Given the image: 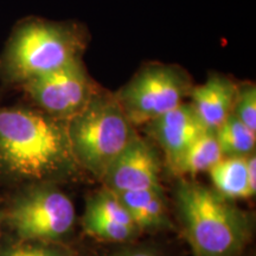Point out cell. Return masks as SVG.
<instances>
[{"instance_id":"obj_1","label":"cell","mask_w":256,"mask_h":256,"mask_svg":"<svg viewBox=\"0 0 256 256\" xmlns=\"http://www.w3.org/2000/svg\"><path fill=\"white\" fill-rule=\"evenodd\" d=\"M66 121L31 104H0V185L72 180L80 174Z\"/></svg>"},{"instance_id":"obj_2","label":"cell","mask_w":256,"mask_h":256,"mask_svg":"<svg viewBox=\"0 0 256 256\" xmlns=\"http://www.w3.org/2000/svg\"><path fill=\"white\" fill-rule=\"evenodd\" d=\"M172 206L194 256H242L254 236V215L191 178H174Z\"/></svg>"},{"instance_id":"obj_3","label":"cell","mask_w":256,"mask_h":256,"mask_svg":"<svg viewBox=\"0 0 256 256\" xmlns=\"http://www.w3.org/2000/svg\"><path fill=\"white\" fill-rule=\"evenodd\" d=\"M89 34L81 24L25 18L16 25L0 54V82L16 88L82 60Z\"/></svg>"},{"instance_id":"obj_4","label":"cell","mask_w":256,"mask_h":256,"mask_svg":"<svg viewBox=\"0 0 256 256\" xmlns=\"http://www.w3.org/2000/svg\"><path fill=\"white\" fill-rule=\"evenodd\" d=\"M66 126L76 164L98 182L139 136L114 92L101 87L78 114L66 121Z\"/></svg>"},{"instance_id":"obj_5","label":"cell","mask_w":256,"mask_h":256,"mask_svg":"<svg viewBox=\"0 0 256 256\" xmlns=\"http://www.w3.org/2000/svg\"><path fill=\"white\" fill-rule=\"evenodd\" d=\"M11 190L0 200L2 234L24 241L72 243L78 216L60 184L32 183Z\"/></svg>"},{"instance_id":"obj_6","label":"cell","mask_w":256,"mask_h":256,"mask_svg":"<svg viewBox=\"0 0 256 256\" xmlns=\"http://www.w3.org/2000/svg\"><path fill=\"white\" fill-rule=\"evenodd\" d=\"M192 87L182 66L153 62L142 66L114 95L130 124L140 127L183 104Z\"/></svg>"},{"instance_id":"obj_7","label":"cell","mask_w":256,"mask_h":256,"mask_svg":"<svg viewBox=\"0 0 256 256\" xmlns=\"http://www.w3.org/2000/svg\"><path fill=\"white\" fill-rule=\"evenodd\" d=\"M100 86L92 81L82 60L32 78L17 88L28 104L55 119L68 121L88 104Z\"/></svg>"},{"instance_id":"obj_8","label":"cell","mask_w":256,"mask_h":256,"mask_svg":"<svg viewBox=\"0 0 256 256\" xmlns=\"http://www.w3.org/2000/svg\"><path fill=\"white\" fill-rule=\"evenodd\" d=\"M162 158L152 140L138 136L121 153L101 179L102 186L121 194L128 191L162 190Z\"/></svg>"},{"instance_id":"obj_9","label":"cell","mask_w":256,"mask_h":256,"mask_svg":"<svg viewBox=\"0 0 256 256\" xmlns=\"http://www.w3.org/2000/svg\"><path fill=\"white\" fill-rule=\"evenodd\" d=\"M145 127L152 142L164 154L171 174L191 144L206 132L190 104L186 102L156 118Z\"/></svg>"},{"instance_id":"obj_10","label":"cell","mask_w":256,"mask_h":256,"mask_svg":"<svg viewBox=\"0 0 256 256\" xmlns=\"http://www.w3.org/2000/svg\"><path fill=\"white\" fill-rule=\"evenodd\" d=\"M238 83L222 74H211L206 81L191 89L188 102L206 130L215 132L232 114Z\"/></svg>"},{"instance_id":"obj_11","label":"cell","mask_w":256,"mask_h":256,"mask_svg":"<svg viewBox=\"0 0 256 256\" xmlns=\"http://www.w3.org/2000/svg\"><path fill=\"white\" fill-rule=\"evenodd\" d=\"M118 196L142 234L177 230L170 212L165 188L121 192Z\"/></svg>"},{"instance_id":"obj_12","label":"cell","mask_w":256,"mask_h":256,"mask_svg":"<svg viewBox=\"0 0 256 256\" xmlns=\"http://www.w3.org/2000/svg\"><path fill=\"white\" fill-rule=\"evenodd\" d=\"M208 174L212 188L230 200L255 197L248 183L247 156H223Z\"/></svg>"},{"instance_id":"obj_13","label":"cell","mask_w":256,"mask_h":256,"mask_svg":"<svg viewBox=\"0 0 256 256\" xmlns=\"http://www.w3.org/2000/svg\"><path fill=\"white\" fill-rule=\"evenodd\" d=\"M223 158L215 132L206 130L191 144L172 172L174 178H191L208 174Z\"/></svg>"},{"instance_id":"obj_14","label":"cell","mask_w":256,"mask_h":256,"mask_svg":"<svg viewBox=\"0 0 256 256\" xmlns=\"http://www.w3.org/2000/svg\"><path fill=\"white\" fill-rule=\"evenodd\" d=\"M223 156H248L255 152L256 133L232 113L215 130Z\"/></svg>"},{"instance_id":"obj_15","label":"cell","mask_w":256,"mask_h":256,"mask_svg":"<svg viewBox=\"0 0 256 256\" xmlns=\"http://www.w3.org/2000/svg\"><path fill=\"white\" fill-rule=\"evenodd\" d=\"M81 226L83 232L90 238L104 242L120 243V244L136 242L142 235L139 228L114 223L88 209H84L83 212Z\"/></svg>"},{"instance_id":"obj_16","label":"cell","mask_w":256,"mask_h":256,"mask_svg":"<svg viewBox=\"0 0 256 256\" xmlns=\"http://www.w3.org/2000/svg\"><path fill=\"white\" fill-rule=\"evenodd\" d=\"M0 256H81L72 244L24 241L2 234Z\"/></svg>"},{"instance_id":"obj_17","label":"cell","mask_w":256,"mask_h":256,"mask_svg":"<svg viewBox=\"0 0 256 256\" xmlns=\"http://www.w3.org/2000/svg\"><path fill=\"white\" fill-rule=\"evenodd\" d=\"M84 209L94 211L114 223L138 228L116 192L110 190L108 188L102 186L100 190L89 194L86 200Z\"/></svg>"},{"instance_id":"obj_18","label":"cell","mask_w":256,"mask_h":256,"mask_svg":"<svg viewBox=\"0 0 256 256\" xmlns=\"http://www.w3.org/2000/svg\"><path fill=\"white\" fill-rule=\"evenodd\" d=\"M238 119L256 133V86L255 83H238L232 112Z\"/></svg>"},{"instance_id":"obj_19","label":"cell","mask_w":256,"mask_h":256,"mask_svg":"<svg viewBox=\"0 0 256 256\" xmlns=\"http://www.w3.org/2000/svg\"><path fill=\"white\" fill-rule=\"evenodd\" d=\"M110 256H164L162 250L151 243H127L124 248L119 249Z\"/></svg>"},{"instance_id":"obj_20","label":"cell","mask_w":256,"mask_h":256,"mask_svg":"<svg viewBox=\"0 0 256 256\" xmlns=\"http://www.w3.org/2000/svg\"><path fill=\"white\" fill-rule=\"evenodd\" d=\"M247 174L249 188L255 196L256 194V156L255 152L247 156Z\"/></svg>"},{"instance_id":"obj_21","label":"cell","mask_w":256,"mask_h":256,"mask_svg":"<svg viewBox=\"0 0 256 256\" xmlns=\"http://www.w3.org/2000/svg\"><path fill=\"white\" fill-rule=\"evenodd\" d=\"M2 218H0V244H2Z\"/></svg>"}]
</instances>
